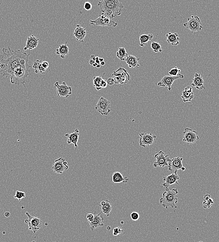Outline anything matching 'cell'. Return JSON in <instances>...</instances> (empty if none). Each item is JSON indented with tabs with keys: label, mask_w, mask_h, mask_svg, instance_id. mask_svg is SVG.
I'll return each instance as SVG.
<instances>
[{
	"label": "cell",
	"mask_w": 219,
	"mask_h": 242,
	"mask_svg": "<svg viewBox=\"0 0 219 242\" xmlns=\"http://www.w3.org/2000/svg\"><path fill=\"white\" fill-rule=\"evenodd\" d=\"M183 141L185 142L189 145L194 144L199 139L197 132L189 128H186L183 132Z\"/></svg>",
	"instance_id": "obj_12"
},
{
	"label": "cell",
	"mask_w": 219,
	"mask_h": 242,
	"mask_svg": "<svg viewBox=\"0 0 219 242\" xmlns=\"http://www.w3.org/2000/svg\"><path fill=\"white\" fill-rule=\"evenodd\" d=\"M163 179L165 182L162 184V186L165 188H168L170 186L175 183L177 184H179L178 181L180 179V177L177 174V170L175 171L174 173L164 177Z\"/></svg>",
	"instance_id": "obj_18"
},
{
	"label": "cell",
	"mask_w": 219,
	"mask_h": 242,
	"mask_svg": "<svg viewBox=\"0 0 219 242\" xmlns=\"http://www.w3.org/2000/svg\"><path fill=\"white\" fill-rule=\"evenodd\" d=\"M139 136L140 138L139 139V145L142 147L145 148L146 146L152 145L156 139V136H154L152 133H140Z\"/></svg>",
	"instance_id": "obj_15"
},
{
	"label": "cell",
	"mask_w": 219,
	"mask_h": 242,
	"mask_svg": "<svg viewBox=\"0 0 219 242\" xmlns=\"http://www.w3.org/2000/svg\"><path fill=\"white\" fill-rule=\"evenodd\" d=\"M183 26L193 33L200 32L203 28L199 16L194 15H191L188 18V21L184 24Z\"/></svg>",
	"instance_id": "obj_5"
},
{
	"label": "cell",
	"mask_w": 219,
	"mask_h": 242,
	"mask_svg": "<svg viewBox=\"0 0 219 242\" xmlns=\"http://www.w3.org/2000/svg\"><path fill=\"white\" fill-rule=\"evenodd\" d=\"M99 60H100V63H101V62H103V59L102 58H99Z\"/></svg>",
	"instance_id": "obj_47"
},
{
	"label": "cell",
	"mask_w": 219,
	"mask_h": 242,
	"mask_svg": "<svg viewBox=\"0 0 219 242\" xmlns=\"http://www.w3.org/2000/svg\"><path fill=\"white\" fill-rule=\"evenodd\" d=\"M29 75L28 71L21 67L13 72L10 76V81L12 84L17 85L23 84L25 87L27 77Z\"/></svg>",
	"instance_id": "obj_4"
},
{
	"label": "cell",
	"mask_w": 219,
	"mask_h": 242,
	"mask_svg": "<svg viewBox=\"0 0 219 242\" xmlns=\"http://www.w3.org/2000/svg\"><path fill=\"white\" fill-rule=\"evenodd\" d=\"M83 8L86 11H90L92 9V4L90 2H87L84 3Z\"/></svg>",
	"instance_id": "obj_38"
},
{
	"label": "cell",
	"mask_w": 219,
	"mask_h": 242,
	"mask_svg": "<svg viewBox=\"0 0 219 242\" xmlns=\"http://www.w3.org/2000/svg\"><path fill=\"white\" fill-rule=\"evenodd\" d=\"M183 102H191L194 99V95L193 93V89L191 86H187L182 92V95L181 96Z\"/></svg>",
	"instance_id": "obj_22"
},
{
	"label": "cell",
	"mask_w": 219,
	"mask_h": 242,
	"mask_svg": "<svg viewBox=\"0 0 219 242\" xmlns=\"http://www.w3.org/2000/svg\"><path fill=\"white\" fill-rule=\"evenodd\" d=\"M25 193L23 192H21V191H17L15 192L14 198L15 199H17L19 201H21L22 198H25Z\"/></svg>",
	"instance_id": "obj_35"
},
{
	"label": "cell",
	"mask_w": 219,
	"mask_h": 242,
	"mask_svg": "<svg viewBox=\"0 0 219 242\" xmlns=\"http://www.w3.org/2000/svg\"><path fill=\"white\" fill-rule=\"evenodd\" d=\"M166 38V42L172 45L177 46L180 44V38L178 37L177 33H168L165 35Z\"/></svg>",
	"instance_id": "obj_24"
},
{
	"label": "cell",
	"mask_w": 219,
	"mask_h": 242,
	"mask_svg": "<svg viewBox=\"0 0 219 242\" xmlns=\"http://www.w3.org/2000/svg\"><path fill=\"white\" fill-rule=\"evenodd\" d=\"M100 64H97V66H96V68H100Z\"/></svg>",
	"instance_id": "obj_50"
},
{
	"label": "cell",
	"mask_w": 219,
	"mask_h": 242,
	"mask_svg": "<svg viewBox=\"0 0 219 242\" xmlns=\"http://www.w3.org/2000/svg\"><path fill=\"white\" fill-rule=\"evenodd\" d=\"M96 56L95 55H91L90 57V59L89 60V63L90 65H93L95 63Z\"/></svg>",
	"instance_id": "obj_39"
},
{
	"label": "cell",
	"mask_w": 219,
	"mask_h": 242,
	"mask_svg": "<svg viewBox=\"0 0 219 242\" xmlns=\"http://www.w3.org/2000/svg\"><path fill=\"white\" fill-rule=\"evenodd\" d=\"M154 157L156 159V161L153 164L154 168L157 167H164L166 165H168L169 163L171 160L168 156L165 155L163 151H160L159 153L155 154Z\"/></svg>",
	"instance_id": "obj_11"
},
{
	"label": "cell",
	"mask_w": 219,
	"mask_h": 242,
	"mask_svg": "<svg viewBox=\"0 0 219 242\" xmlns=\"http://www.w3.org/2000/svg\"><path fill=\"white\" fill-rule=\"evenodd\" d=\"M64 136L68 138L67 143L69 144H74V147L75 148V150H76L78 148L77 142H78L79 136V131L78 129H75L73 133H71V134H66Z\"/></svg>",
	"instance_id": "obj_20"
},
{
	"label": "cell",
	"mask_w": 219,
	"mask_h": 242,
	"mask_svg": "<svg viewBox=\"0 0 219 242\" xmlns=\"http://www.w3.org/2000/svg\"><path fill=\"white\" fill-rule=\"evenodd\" d=\"M42 65L43 68L45 69L46 70H47L49 67V63L48 62H46V61H43L42 63Z\"/></svg>",
	"instance_id": "obj_43"
},
{
	"label": "cell",
	"mask_w": 219,
	"mask_h": 242,
	"mask_svg": "<svg viewBox=\"0 0 219 242\" xmlns=\"http://www.w3.org/2000/svg\"><path fill=\"white\" fill-rule=\"evenodd\" d=\"M105 64H106V63H105V62H104V61H103V62L100 63V64L101 65H102V66H104V65H105Z\"/></svg>",
	"instance_id": "obj_46"
},
{
	"label": "cell",
	"mask_w": 219,
	"mask_h": 242,
	"mask_svg": "<svg viewBox=\"0 0 219 242\" xmlns=\"http://www.w3.org/2000/svg\"><path fill=\"white\" fill-rule=\"evenodd\" d=\"M56 52L57 55L60 56L61 58L63 59L65 58L69 52V47L67 45V42H65L64 44L60 45L59 48L56 50Z\"/></svg>",
	"instance_id": "obj_26"
},
{
	"label": "cell",
	"mask_w": 219,
	"mask_h": 242,
	"mask_svg": "<svg viewBox=\"0 0 219 242\" xmlns=\"http://www.w3.org/2000/svg\"><path fill=\"white\" fill-rule=\"evenodd\" d=\"M181 71V70L180 69H178V67H175V68H172L169 71V74L171 76H177L180 75V74L178 73H180Z\"/></svg>",
	"instance_id": "obj_34"
},
{
	"label": "cell",
	"mask_w": 219,
	"mask_h": 242,
	"mask_svg": "<svg viewBox=\"0 0 219 242\" xmlns=\"http://www.w3.org/2000/svg\"><path fill=\"white\" fill-rule=\"evenodd\" d=\"M97 64H97L96 63H95L94 64H93V67H96V66H97Z\"/></svg>",
	"instance_id": "obj_49"
},
{
	"label": "cell",
	"mask_w": 219,
	"mask_h": 242,
	"mask_svg": "<svg viewBox=\"0 0 219 242\" xmlns=\"http://www.w3.org/2000/svg\"><path fill=\"white\" fill-rule=\"evenodd\" d=\"M99 58H99V56H96L95 63H96L98 64H100Z\"/></svg>",
	"instance_id": "obj_44"
},
{
	"label": "cell",
	"mask_w": 219,
	"mask_h": 242,
	"mask_svg": "<svg viewBox=\"0 0 219 242\" xmlns=\"http://www.w3.org/2000/svg\"><path fill=\"white\" fill-rule=\"evenodd\" d=\"M2 51V53H0V68L1 69L0 72L2 73L3 76L7 77H9L14 71L22 67L20 64L21 59L30 55V53L27 54L20 50H11L9 46L8 48H3Z\"/></svg>",
	"instance_id": "obj_1"
},
{
	"label": "cell",
	"mask_w": 219,
	"mask_h": 242,
	"mask_svg": "<svg viewBox=\"0 0 219 242\" xmlns=\"http://www.w3.org/2000/svg\"><path fill=\"white\" fill-rule=\"evenodd\" d=\"M25 214L28 218V219L25 220V223L28 225V230L36 233L42 228V220L37 217H32L28 212H26Z\"/></svg>",
	"instance_id": "obj_8"
},
{
	"label": "cell",
	"mask_w": 219,
	"mask_h": 242,
	"mask_svg": "<svg viewBox=\"0 0 219 242\" xmlns=\"http://www.w3.org/2000/svg\"><path fill=\"white\" fill-rule=\"evenodd\" d=\"M202 242V241H200V242Z\"/></svg>",
	"instance_id": "obj_52"
},
{
	"label": "cell",
	"mask_w": 219,
	"mask_h": 242,
	"mask_svg": "<svg viewBox=\"0 0 219 242\" xmlns=\"http://www.w3.org/2000/svg\"><path fill=\"white\" fill-rule=\"evenodd\" d=\"M183 158L178 156L174 157L171 160L170 162L168 164V170L170 171H172L174 170H178L181 169L183 171L186 169L185 167L183 166L182 163Z\"/></svg>",
	"instance_id": "obj_17"
},
{
	"label": "cell",
	"mask_w": 219,
	"mask_h": 242,
	"mask_svg": "<svg viewBox=\"0 0 219 242\" xmlns=\"http://www.w3.org/2000/svg\"><path fill=\"white\" fill-rule=\"evenodd\" d=\"M87 32L86 29L82 27L80 25H77L76 27L75 30L74 31L73 34L75 37L77 41L79 42H83L84 39L86 36Z\"/></svg>",
	"instance_id": "obj_21"
},
{
	"label": "cell",
	"mask_w": 219,
	"mask_h": 242,
	"mask_svg": "<svg viewBox=\"0 0 219 242\" xmlns=\"http://www.w3.org/2000/svg\"><path fill=\"white\" fill-rule=\"evenodd\" d=\"M38 38L34 37V35L28 37L27 38L26 45L25 47L24 48V50H31L36 48L38 46L39 41Z\"/></svg>",
	"instance_id": "obj_23"
},
{
	"label": "cell",
	"mask_w": 219,
	"mask_h": 242,
	"mask_svg": "<svg viewBox=\"0 0 219 242\" xmlns=\"http://www.w3.org/2000/svg\"><path fill=\"white\" fill-rule=\"evenodd\" d=\"M86 218L87 219L89 223V222H91L93 220L94 218V214H91V213H89V214H88L87 215Z\"/></svg>",
	"instance_id": "obj_40"
},
{
	"label": "cell",
	"mask_w": 219,
	"mask_h": 242,
	"mask_svg": "<svg viewBox=\"0 0 219 242\" xmlns=\"http://www.w3.org/2000/svg\"><path fill=\"white\" fill-rule=\"evenodd\" d=\"M4 215H5V217H6V218H8V217L10 216V213L9 212H6L5 213V214H4Z\"/></svg>",
	"instance_id": "obj_45"
},
{
	"label": "cell",
	"mask_w": 219,
	"mask_h": 242,
	"mask_svg": "<svg viewBox=\"0 0 219 242\" xmlns=\"http://www.w3.org/2000/svg\"><path fill=\"white\" fill-rule=\"evenodd\" d=\"M113 76L115 84L126 85L130 80V76L126 69L119 68L118 70L113 73Z\"/></svg>",
	"instance_id": "obj_6"
},
{
	"label": "cell",
	"mask_w": 219,
	"mask_h": 242,
	"mask_svg": "<svg viewBox=\"0 0 219 242\" xmlns=\"http://www.w3.org/2000/svg\"><path fill=\"white\" fill-rule=\"evenodd\" d=\"M101 211L106 215L107 217H109L110 212L112 210V205L109 200L103 201L100 204Z\"/></svg>",
	"instance_id": "obj_27"
},
{
	"label": "cell",
	"mask_w": 219,
	"mask_h": 242,
	"mask_svg": "<svg viewBox=\"0 0 219 242\" xmlns=\"http://www.w3.org/2000/svg\"><path fill=\"white\" fill-rule=\"evenodd\" d=\"M103 79V77L101 76H94L93 86L96 90H100L102 89L100 84Z\"/></svg>",
	"instance_id": "obj_32"
},
{
	"label": "cell",
	"mask_w": 219,
	"mask_h": 242,
	"mask_svg": "<svg viewBox=\"0 0 219 242\" xmlns=\"http://www.w3.org/2000/svg\"><path fill=\"white\" fill-rule=\"evenodd\" d=\"M43 61L41 60H37L33 63V68L34 69L36 73H41L44 74L45 73V69L43 68L42 65Z\"/></svg>",
	"instance_id": "obj_29"
},
{
	"label": "cell",
	"mask_w": 219,
	"mask_h": 242,
	"mask_svg": "<svg viewBox=\"0 0 219 242\" xmlns=\"http://www.w3.org/2000/svg\"><path fill=\"white\" fill-rule=\"evenodd\" d=\"M69 168L67 161L62 157H60L55 160V163L52 167V169L56 173L62 174L63 172L67 170Z\"/></svg>",
	"instance_id": "obj_13"
},
{
	"label": "cell",
	"mask_w": 219,
	"mask_h": 242,
	"mask_svg": "<svg viewBox=\"0 0 219 242\" xmlns=\"http://www.w3.org/2000/svg\"><path fill=\"white\" fill-rule=\"evenodd\" d=\"M165 192L162 193V197L159 199L160 205L166 209L169 207L172 209L177 208L176 204L178 198L177 195L178 193L177 189H173L170 190L168 188H165Z\"/></svg>",
	"instance_id": "obj_3"
},
{
	"label": "cell",
	"mask_w": 219,
	"mask_h": 242,
	"mask_svg": "<svg viewBox=\"0 0 219 242\" xmlns=\"http://www.w3.org/2000/svg\"><path fill=\"white\" fill-rule=\"evenodd\" d=\"M102 211L100 213H96V212H94V218L93 220L89 223L90 224V228L91 231H93L95 229H96L98 227L104 226L103 221L105 220V218L102 216Z\"/></svg>",
	"instance_id": "obj_16"
},
{
	"label": "cell",
	"mask_w": 219,
	"mask_h": 242,
	"mask_svg": "<svg viewBox=\"0 0 219 242\" xmlns=\"http://www.w3.org/2000/svg\"><path fill=\"white\" fill-rule=\"evenodd\" d=\"M123 232V230L121 227L119 226L115 227L113 231V235L114 236H117L120 235Z\"/></svg>",
	"instance_id": "obj_36"
},
{
	"label": "cell",
	"mask_w": 219,
	"mask_h": 242,
	"mask_svg": "<svg viewBox=\"0 0 219 242\" xmlns=\"http://www.w3.org/2000/svg\"><path fill=\"white\" fill-rule=\"evenodd\" d=\"M191 86L197 89L198 90H202L205 89L204 86V81L203 77L201 74L195 73L194 78L193 79V82Z\"/></svg>",
	"instance_id": "obj_19"
},
{
	"label": "cell",
	"mask_w": 219,
	"mask_h": 242,
	"mask_svg": "<svg viewBox=\"0 0 219 242\" xmlns=\"http://www.w3.org/2000/svg\"><path fill=\"white\" fill-rule=\"evenodd\" d=\"M153 37V35L152 34H142L139 37V46L142 47L145 46L147 45L148 42L152 40Z\"/></svg>",
	"instance_id": "obj_30"
},
{
	"label": "cell",
	"mask_w": 219,
	"mask_h": 242,
	"mask_svg": "<svg viewBox=\"0 0 219 242\" xmlns=\"http://www.w3.org/2000/svg\"><path fill=\"white\" fill-rule=\"evenodd\" d=\"M97 6L102 13L111 19L120 15L124 7L120 0H102L98 2Z\"/></svg>",
	"instance_id": "obj_2"
},
{
	"label": "cell",
	"mask_w": 219,
	"mask_h": 242,
	"mask_svg": "<svg viewBox=\"0 0 219 242\" xmlns=\"http://www.w3.org/2000/svg\"><path fill=\"white\" fill-rule=\"evenodd\" d=\"M90 23L94 26L116 27L118 25L117 22L106 17L103 13L101 14L100 16L95 20H90Z\"/></svg>",
	"instance_id": "obj_7"
},
{
	"label": "cell",
	"mask_w": 219,
	"mask_h": 242,
	"mask_svg": "<svg viewBox=\"0 0 219 242\" xmlns=\"http://www.w3.org/2000/svg\"><path fill=\"white\" fill-rule=\"evenodd\" d=\"M131 218L133 221H137L139 218V215L137 212H133L131 214Z\"/></svg>",
	"instance_id": "obj_37"
},
{
	"label": "cell",
	"mask_w": 219,
	"mask_h": 242,
	"mask_svg": "<svg viewBox=\"0 0 219 242\" xmlns=\"http://www.w3.org/2000/svg\"><path fill=\"white\" fill-rule=\"evenodd\" d=\"M121 224H124V222L123 221H121Z\"/></svg>",
	"instance_id": "obj_51"
},
{
	"label": "cell",
	"mask_w": 219,
	"mask_h": 242,
	"mask_svg": "<svg viewBox=\"0 0 219 242\" xmlns=\"http://www.w3.org/2000/svg\"><path fill=\"white\" fill-rule=\"evenodd\" d=\"M152 49L153 50V52L155 53L157 52H162V49L161 47V45L157 42H155L152 41V42L151 45Z\"/></svg>",
	"instance_id": "obj_33"
},
{
	"label": "cell",
	"mask_w": 219,
	"mask_h": 242,
	"mask_svg": "<svg viewBox=\"0 0 219 242\" xmlns=\"http://www.w3.org/2000/svg\"><path fill=\"white\" fill-rule=\"evenodd\" d=\"M57 88V93L58 97L67 98L72 94V88L68 86L64 82H63L61 85H59L57 82L54 84V88Z\"/></svg>",
	"instance_id": "obj_10"
},
{
	"label": "cell",
	"mask_w": 219,
	"mask_h": 242,
	"mask_svg": "<svg viewBox=\"0 0 219 242\" xmlns=\"http://www.w3.org/2000/svg\"><path fill=\"white\" fill-rule=\"evenodd\" d=\"M100 86L102 89H105L107 87V83L106 80H105V79H102L101 82Z\"/></svg>",
	"instance_id": "obj_41"
},
{
	"label": "cell",
	"mask_w": 219,
	"mask_h": 242,
	"mask_svg": "<svg viewBox=\"0 0 219 242\" xmlns=\"http://www.w3.org/2000/svg\"><path fill=\"white\" fill-rule=\"evenodd\" d=\"M107 84L110 85V86L113 85L115 84L114 80L113 78H108L107 81Z\"/></svg>",
	"instance_id": "obj_42"
},
{
	"label": "cell",
	"mask_w": 219,
	"mask_h": 242,
	"mask_svg": "<svg viewBox=\"0 0 219 242\" xmlns=\"http://www.w3.org/2000/svg\"><path fill=\"white\" fill-rule=\"evenodd\" d=\"M95 110L102 115L107 116L111 111L110 102L102 96L96 103Z\"/></svg>",
	"instance_id": "obj_9"
},
{
	"label": "cell",
	"mask_w": 219,
	"mask_h": 242,
	"mask_svg": "<svg viewBox=\"0 0 219 242\" xmlns=\"http://www.w3.org/2000/svg\"><path fill=\"white\" fill-rule=\"evenodd\" d=\"M139 58H137L136 57L132 55H128L126 60V62L127 65H128L129 68H136L140 66V64L139 63L138 61H139Z\"/></svg>",
	"instance_id": "obj_28"
},
{
	"label": "cell",
	"mask_w": 219,
	"mask_h": 242,
	"mask_svg": "<svg viewBox=\"0 0 219 242\" xmlns=\"http://www.w3.org/2000/svg\"><path fill=\"white\" fill-rule=\"evenodd\" d=\"M112 180L113 182L115 183H121V182L127 183L129 181V178L128 177L123 176L122 174H121L120 172L118 171L114 172L113 174Z\"/></svg>",
	"instance_id": "obj_25"
},
{
	"label": "cell",
	"mask_w": 219,
	"mask_h": 242,
	"mask_svg": "<svg viewBox=\"0 0 219 242\" xmlns=\"http://www.w3.org/2000/svg\"><path fill=\"white\" fill-rule=\"evenodd\" d=\"M184 78V76L181 74H180V75L177 76H164L160 81L158 83V85L159 87H168L169 91H171L172 89V83H174V82L177 79H180V78L183 79Z\"/></svg>",
	"instance_id": "obj_14"
},
{
	"label": "cell",
	"mask_w": 219,
	"mask_h": 242,
	"mask_svg": "<svg viewBox=\"0 0 219 242\" xmlns=\"http://www.w3.org/2000/svg\"><path fill=\"white\" fill-rule=\"evenodd\" d=\"M111 228L110 226H107V230L108 231H109V230H111Z\"/></svg>",
	"instance_id": "obj_48"
},
{
	"label": "cell",
	"mask_w": 219,
	"mask_h": 242,
	"mask_svg": "<svg viewBox=\"0 0 219 242\" xmlns=\"http://www.w3.org/2000/svg\"><path fill=\"white\" fill-rule=\"evenodd\" d=\"M116 56L121 61H126L128 54L125 48H119V50L116 52Z\"/></svg>",
	"instance_id": "obj_31"
}]
</instances>
